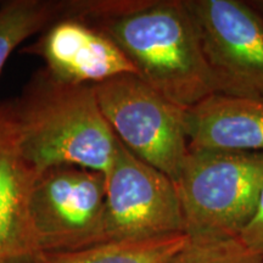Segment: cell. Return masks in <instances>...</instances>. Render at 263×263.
I'll use <instances>...</instances> for the list:
<instances>
[{
  "label": "cell",
  "instance_id": "1",
  "mask_svg": "<svg viewBox=\"0 0 263 263\" xmlns=\"http://www.w3.org/2000/svg\"><path fill=\"white\" fill-rule=\"evenodd\" d=\"M61 17L110 38L138 77L183 110L216 93L185 0L64 2Z\"/></svg>",
  "mask_w": 263,
  "mask_h": 263
},
{
  "label": "cell",
  "instance_id": "2",
  "mask_svg": "<svg viewBox=\"0 0 263 263\" xmlns=\"http://www.w3.org/2000/svg\"><path fill=\"white\" fill-rule=\"evenodd\" d=\"M22 153L38 171L78 166L106 174L118 139L99 106L93 85L38 72L14 104Z\"/></svg>",
  "mask_w": 263,
  "mask_h": 263
},
{
  "label": "cell",
  "instance_id": "3",
  "mask_svg": "<svg viewBox=\"0 0 263 263\" xmlns=\"http://www.w3.org/2000/svg\"><path fill=\"white\" fill-rule=\"evenodd\" d=\"M174 184L190 239L238 238L263 188V153L188 150Z\"/></svg>",
  "mask_w": 263,
  "mask_h": 263
},
{
  "label": "cell",
  "instance_id": "4",
  "mask_svg": "<svg viewBox=\"0 0 263 263\" xmlns=\"http://www.w3.org/2000/svg\"><path fill=\"white\" fill-rule=\"evenodd\" d=\"M93 88L117 139L138 159L176 182L188 155L185 110L137 74L117 76Z\"/></svg>",
  "mask_w": 263,
  "mask_h": 263
},
{
  "label": "cell",
  "instance_id": "5",
  "mask_svg": "<svg viewBox=\"0 0 263 263\" xmlns=\"http://www.w3.org/2000/svg\"><path fill=\"white\" fill-rule=\"evenodd\" d=\"M215 94L263 100V16L239 0H185Z\"/></svg>",
  "mask_w": 263,
  "mask_h": 263
},
{
  "label": "cell",
  "instance_id": "6",
  "mask_svg": "<svg viewBox=\"0 0 263 263\" xmlns=\"http://www.w3.org/2000/svg\"><path fill=\"white\" fill-rule=\"evenodd\" d=\"M106 174L78 166L39 173L29 216L41 252L73 251L104 242Z\"/></svg>",
  "mask_w": 263,
  "mask_h": 263
},
{
  "label": "cell",
  "instance_id": "7",
  "mask_svg": "<svg viewBox=\"0 0 263 263\" xmlns=\"http://www.w3.org/2000/svg\"><path fill=\"white\" fill-rule=\"evenodd\" d=\"M185 233L176 184L118 140L106 173L104 242Z\"/></svg>",
  "mask_w": 263,
  "mask_h": 263
},
{
  "label": "cell",
  "instance_id": "8",
  "mask_svg": "<svg viewBox=\"0 0 263 263\" xmlns=\"http://www.w3.org/2000/svg\"><path fill=\"white\" fill-rule=\"evenodd\" d=\"M38 176L22 153L14 104L0 103V263H32L39 254L29 216Z\"/></svg>",
  "mask_w": 263,
  "mask_h": 263
},
{
  "label": "cell",
  "instance_id": "9",
  "mask_svg": "<svg viewBox=\"0 0 263 263\" xmlns=\"http://www.w3.org/2000/svg\"><path fill=\"white\" fill-rule=\"evenodd\" d=\"M25 51L41 57L49 73L68 83L94 85L121 74L138 76L133 64L110 38L71 17L51 24Z\"/></svg>",
  "mask_w": 263,
  "mask_h": 263
},
{
  "label": "cell",
  "instance_id": "10",
  "mask_svg": "<svg viewBox=\"0 0 263 263\" xmlns=\"http://www.w3.org/2000/svg\"><path fill=\"white\" fill-rule=\"evenodd\" d=\"M188 150L263 153V100L212 94L185 110Z\"/></svg>",
  "mask_w": 263,
  "mask_h": 263
},
{
  "label": "cell",
  "instance_id": "11",
  "mask_svg": "<svg viewBox=\"0 0 263 263\" xmlns=\"http://www.w3.org/2000/svg\"><path fill=\"white\" fill-rule=\"evenodd\" d=\"M186 233L106 241L73 251L41 252L32 263H167L190 242Z\"/></svg>",
  "mask_w": 263,
  "mask_h": 263
},
{
  "label": "cell",
  "instance_id": "12",
  "mask_svg": "<svg viewBox=\"0 0 263 263\" xmlns=\"http://www.w3.org/2000/svg\"><path fill=\"white\" fill-rule=\"evenodd\" d=\"M64 2L10 0L0 6V72L26 39L61 17Z\"/></svg>",
  "mask_w": 263,
  "mask_h": 263
},
{
  "label": "cell",
  "instance_id": "13",
  "mask_svg": "<svg viewBox=\"0 0 263 263\" xmlns=\"http://www.w3.org/2000/svg\"><path fill=\"white\" fill-rule=\"evenodd\" d=\"M167 263H263L239 238L190 240Z\"/></svg>",
  "mask_w": 263,
  "mask_h": 263
},
{
  "label": "cell",
  "instance_id": "14",
  "mask_svg": "<svg viewBox=\"0 0 263 263\" xmlns=\"http://www.w3.org/2000/svg\"><path fill=\"white\" fill-rule=\"evenodd\" d=\"M238 238L250 251L263 259V188L259 194L254 216Z\"/></svg>",
  "mask_w": 263,
  "mask_h": 263
},
{
  "label": "cell",
  "instance_id": "15",
  "mask_svg": "<svg viewBox=\"0 0 263 263\" xmlns=\"http://www.w3.org/2000/svg\"><path fill=\"white\" fill-rule=\"evenodd\" d=\"M251 3V2H250ZM251 5L254 6V8L257 10V11L259 12L263 16V2H255V3H251Z\"/></svg>",
  "mask_w": 263,
  "mask_h": 263
}]
</instances>
